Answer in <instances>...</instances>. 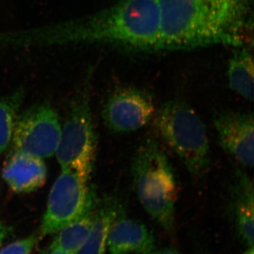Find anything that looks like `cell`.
I'll return each mask as SVG.
<instances>
[{"mask_svg":"<svg viewBox=\"0 0 254 254\" xmlns=\"http://www.w3.org/2000/svg\"><path fill=\"white\" fill-rule=\"evenodd\" d=\"M61 130L59 115L49 103L33 105L18 114L13 148L38 158H50L56 153Z\"/></svg>","mask_w":254,"mask_h":254,"instance_id":"7","label":"cell"},{"mask_svg":"<svg viewBox=\"0 0 254 254\" xmlns=\"http://www.w3.org/2000/svg\"><path fill=\"white\" fill-rule=\"evenodd\" d=\"M230 89L242 98L254 101V58L250 46L235 48L227 66Z\"/></svg>","mask_w":254,"mask_h":254,"instance_id":"14","label":"cell"},{"mask_svg":"<svg viewBox=\"0 0 254 254\" xmlns=\"http://www.w3.org/2000/svg\"><path fill=\"white\" fill-rule=\"evenodd\" d=\"M147 254H180L176 250L174 249L167 248L162 249L160 250H154L151 251Z\"/></svg>","mask_w":254,"mask_h":254,"instance_id":"18","label":"cell"},{"mask_svg":"<svg viewBox=\"0 0 254 254\" xmlns=\"http://www.w3.org/2000/svg\"><path fill=\"white\" fill-rule=\"evenodd\" d=\"M107 245L110 254H147L154 250L155 237L144 224L121 213L110 226Z\"/></svg>","mask_w":254,"mask_h":254,"instance_id":"10","label":"cell"},{"mask_svg":"<svg viewBox=\"0 0 254 254\" xmlns=\"http://www.w3.org/2000/svg\"><path fill=\"white\" fill-rule=\"evenodd\" d=\"M230 198L232 213L239 236L247 247H254V183L245 172L237 170Z\"/></svg>","mask_w":254,"mask_h":254,"instance_id":"12","label":"cell"},{"mask_svg":"<svg viewBox=\"0 0 254 254\" xmlns=\"http://www.w3.org/2000/svg\"><path fill=\"white\" fill-rule=\"evenodd\" d=\"M2 177L12 191L30 193L38 190L46 183V165L42 158L14 151L4 164Z\"/></svg>","mask_w":254,"mask_h":254,"instance_id":"11","label":"cell"},{"mask_svg":"<svg viewBox=\"0 0 254 254\" xmlns=\"http://www.w3.org/2000/svg\"><path fill=\"white\" fill-rule=\"evenodd\" d=\"M98 200L82 216L57 232L50 250L75 254L84 243L94 220Z\"/></svg>","mask_w":254,"mask_h":254,"instance_id":"15","label":"cell"},{"mask_svg":"<svg viewBox=\"0 0 254 254\" xmlns=\"http://www.w3.org/2000/svg\"><path fill=\"white\" fill-rule=\"evenodd\" d=\"M22 98L21 91L0 98V154L9 146L12 139Z\"/></svg>","mask_w":254,"mask_h":254,"instance_id":"16","label":"cell"},{"mask_svg":"<svg viewBox=\"0 0 254 254\" xmlns=\"http://www.w3.org/2000/svg\"><path fill=\"white\" fill-rule=\"evenodd\" d=\"M97 200L95 191L88 187V182L70 170H63L50 190L42 233H57L82 216Z\"/></svg>","mask_w":254,"mask_h":254,"instance_id":"6","label":"cell"},{"mask_svg":"<svg viewBox=\"0 0 254 254\" xmlns=\"http://www.w3.org/2000/svg\"><path fill=\"white\" fill-rule=\"evenodd\" d=\"M242 254H254V247H250Z\"/></svg>","mask_w":254,"mask_h":254,"instance_id":"21","label":"cell"},{"mask_svg":"<svg viewBox=\"0 0 254 254\" xmlns=\"http://www.w3.org/2000/svg\"><path fill=\"white\" fill-rule=\"evenodd\" d=\"M133 187L146 213L167 232H173L178 187L173 169L158 142L141 141L131 164Z\"/></svg>","mask_w":254,"mask_h":254,"instance_id":"3","label":"cell"},{"mask_svg":"<svg viewBox=\"0 0 254 254\" xmlns=\"http://www.w3.org/2000/svg\"><path fill=\"white\" fill-rule=\"evenodd\" d=\"M82 36L135 51L162 50L158 0H120L87 20Z\"/></svg>","mask_w":254,"mask_h":254,"instance_id":"2","label":"cell"},{"mask_svg":"<svg viewBox=\"0 0 254 254\" xmlns=\"http://www.w3.org/2000/svg\"><path fill=\"white\" fill-rule=\"evenodd\" d=\"M96 139L91 108L86 95L70 105L62 127L56 153L62 170H67L88 182L93 170Z\"/></svg>","mask_w":254,"mask_h":254,"instance_id":"5","label":"cell"},{"mask_svg":"<svg viewBox=\"0 0 254 254\" xmlns=\"http://www.w3.org/2000/svg\"><path fill=\"white\" fill-rule=\"evenodd\" d=\"M155 112L154 100L148 92L124 87L108 97L102 116L110 131L124 133L143 128L153 118Z\"/></svg>","mask_w":254,"mask_h":254,"instance_id":"8","label":"cell"},{"mask_svg":"<svg viewBox=\"0 0 254 254\" xmlns=\"http://www.w3.org/2000/svg\"><path fill=\"white\" fill-rule=\"evenodd\" d=\"M37 242L35 235L12 242L0 251V254H30Z\"/></svg>","mask_w":254,"mask_h":254,"instance_id":"17","label":"cell"},{"mask_svg":"<svg viewBox=\"0 0 254 254\" xmlns=\"http://www.w3.org/2000/svg\"><path fill=\"white\" fill-rule=\"evenodd\" d=\"M162 50L250 46L254 0H158Z\"/></svg>","mask_w":254,"mask_h":254,"instance_id":"1","label":"cell"},{"mask_svg":"<svg viewBox=\"0 0 254 254\" xmlns=\"http://www.w3.org/2000/svg\"><path fill=\"white\" fill-rule=\"evenodd\" d=\"M155 130L193 176L208 173L210 145L206 128L194 110L179 100L163 103L153 117Z\"/></svg>","mask_w":254,"mask_h":254,"instance_id":"4","label":"cell"},{"mask_svg":"<svg viewBox=\"0 0 254 254\" xmlns=\"http://www.w3.org/2000/svg\"><path fill=\"white\" fill-rule=\"evenodd\" d=\"M48 254H70L66 252H63L60 250H50L49 253Z\"/></svg>","mask_w":254,"mask_h":254,"instance_id":"20","label":"cell"},{"mask_svg":"<svg viewBox=\"0 0 254 254\" xmlns=\"http://www.w3.org/2000/svg\"><path fill=\"white\" fill-rule=\"evenodd\" d=\"M123 211L121 203L117 197L108 195L98 200L88 237L75 254H105L110 226Z\"/></svg>","mask_w":254,"mask_h":254,"instance_id":"13","label":"cell"},{"mask_svg":"<svg viewBox=\"0 0 254 254\" xmlns=\"http://www.w3.org/2000/svg\"><path fill=\"white\" fill-rule=\"evenodd\" d=\"M7 234V230L4 225L0 221V245L2 243Z\"/></svg>","mask_w":254,"mask_h":254,"instance_id":"19","label":"cell"},{"mask_svg":"<svg viewBox=\"0 0 254 254\" xmlns=\"http://www.w3.org/2000/svg\"><path fill=\"white\" fill-rule=\"evenodd\" d=\"M214 126L222 148L245 168H253L254 114L239 111L218 114L214 119Z\"/></svg>","mask_w":254,"mask_h":254,"instance_id":"9","label":"cell"}]
</instances>
